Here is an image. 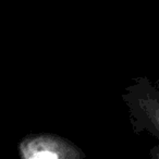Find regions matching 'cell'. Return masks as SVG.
<instances>
[{
	"instance_id": "7a4b0ae2",
	"label": "cell",
	"mask_w": 159,
	"mask_h": 159,
	"mask_svg": "<svg viewBox=\"0 0 159 159\" xmlns=\"http://www.w3.org/2000/svg\"><path fill=\"white\" fill-rule=\"evenodd\" d=\"M21 159H83L86 154L73 142L51 133H30L18 143Z\"/></svg>"
},
{
	"instance_id": "3957f363",
	"label": "cell",
	"mask_w": 159,
	"mask_h": 159,
	"mask_svg": "<svg viewBox=\"0 0 159 159\" xmlns=\"http://www.w3.org/2000/svg\"><path fill=\"white\" fill-rule=\"evenodd\" d=\"M149 156L152 159H159V139H158V144L155 145L154 147L150 149Z\"/></svg>"
},
{
	"instance_id": "6da1fadb",
	"label": "cell",
	"mask_w": 159,
	"mask_h": 159,
	"mask_svg": "<svg viewBox=\"0 0 159 159\" xmlns=\"http://www.w3.org/2000/svg\"><path fill=\"white\" fill-rule=\"evenodd\" d=\"M124 89L123 102L135 134L147 133L159 139V80L146 76L134 77Z\"/></svg>"
}]
</instances>
